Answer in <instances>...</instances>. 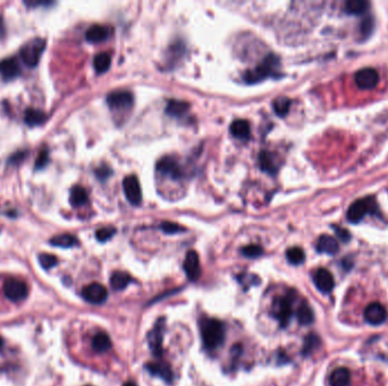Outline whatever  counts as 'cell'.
<instances>
[{
    "mask_svg": "<svg viewBox=\"0 0 388 386\" xmlns=\"http://www.w3.org/2000/svg\"><path fill=\"white\" fill-rule=\"evenodd\" d=\"M124 194L132 205H140L142 202V191L136 176H127L123 181Z\"/></svg>",
    "mask_w": 388,
    "mask_h": 386,
    "instance_id": "9c48e42d",
    "label": "cell"
},
{
    "mask_svg": "<svg viewBox=\"0 0 388 386\" xmlns=\"http://www.w3.org/2000/svg\"><path fill=\"white\" fill-rule=\"evenodd\" d=\"M165 333V320L160 318L157 321L154 327L148 334V342L149 347L157 359H163V338Z\"/></svg>",
    "mask_w": 388,
    "mask_h": 386,
    "instance_id": "52a82bcc",
    "label": "cell"
},
{
    "mask_svg": "<svg viewBox=\"0 0 388 386\" xmlns=\"http://www.w3.org/2000/svg\"><path fill=\"white\" fill-rule=\"evenodd\" d=\"M160 228L165 233H168V235L185 231V229L183 228V226H181L180 225H176V223H174V222H169V221H164L163 223H161Z\"/></svg>",
    "mask_w": 388,
    "mask_h": 386,
    "instance_id": "f35d334b",
    "label": "cell"
},
{
    "mask_svg": "<svg viewBox=\"0 0 388 386\" xmlns=\"http://www.w3.org/2000/svg\"><path fill=\"white\" fill-rule=\"evenodd\" d=\"M201 338L207 350H217L225 342V325L222 322L215 318H201L200 321Z\"/></svg>",
    "mask_w": 388,
    "mask_h": 386,
    "instance_id": "6da1fadb",
    "label": "cell"
},
{
    "mask_svg": "<svg viewBox=\"0 0 388 386\" xmlns=\"http://www.w3.org/2000/svg\"><path fill=\"white\" fill-rule=\"evenodd\" d=\"M133 102V94L128 91H114L107 96V103L111 110H128Z\"/></svg>",
    "mask_w": 388,
    "mask_h": 386,
    "instance_id": "ba28073f",
    "label": "cell"
},
{
    "mask_svg": "<svg viewBox=\"0 0 388 386\" xmlns=\"http://www.w3.org/2000/svg\"><path fill=\"white\" fill-rule=\"evenodd\" d=\"M46 49V41L41 38L31 39L21 48L19 55L26 66L35 67L39 64L43 50Z\"/></svg>",
    "mask_w": 388,
    "mask_h": 386,
    "instance_id": "277c9868",
    "label": "cell"
},
{
    "mask_svg": "<svg viewBox=\"0 0 388 386\" xmlns=\"http://www.w3.org/2000/svg\"><path fill=\"white\" fill-rule=\"evenodd\" d=\"M369 7V2L364 0H347L345 2V12L351 15H361Z\"/></svg>",
    "mask_w": 388,
    "mask_h": 386,
    "instance_id": "1f68e13d",
    "label": "cell"
},
{
    "mask_svg": "<svg viewBox=\"0 0 388 386\" xmlns=\"http://www.w3.org/2000/svg\"><path fill=\"white\" fill-rule=\"evenodd\" d=\"M132 281V277L126 272H121V271H116L113 273V275L110 277V284L111 288L116 291H120L125 289L128 286V283Z\"/></svg>",
    "mask_w": 388,
    "mask_h": 386,
    "instance_id": "4316f807",
    "label": "cell"
},
{
    "mask_svg": "<svg viewBox=\"0 0 388 386\" xmlns=\"http://www.w3.org/2000/svg\"><path fill=\"white\" fill-rule=\"evenodd\" d=\"M354 80L357 87L361 90H372L377 86L379 82V75L374 68L366 67V68L359 69L354 75Z\"/></svg>",
    "mask_w": 388,
    "mask_h": 386,
    "instance_id": "30bf717a",
    "label": "cell"
},
{
    "mask_svg": "<svg viewBox=\"0 0 388 386\" xmlns=\"http://www.w3.org/2000/svg\"><path fill=\"white\" fill-rule=\"evenodd\" d=\"M116 233V229L113 226H104V228L98 229L96 231V238L99 240L100 242L108 241L111 237Z\"/></svg>",
    "mask_w": 388,
    "mask_h": 386,
    "instance_id": "8d00e7d4",
    "label": "cell"
},
{
    "mask_svg": "<svg viewBox=\"0 0 388 386\" xmlns=\"http://www.w3.org/2000/svg\"><path fill=\"white\" fill-rule=\"evenodd\" d=\"M330 386H350L351 372L345 367H339L332 372L329 378Z\"/></svg>",
    "mask_w": 388,
    "mask_h": 386,
    "instance_id": "7402d4cb",
    "label": "cell"
},
{
    "mask_svg": "<svg viewBox=\"0 0 388 386\" xmlns=\"http://www.w3.org/2000/svg\"><path fill=\"white\" fill-rule=\"evenodd\" d=\"M317 250L319 253L327 254V255H335V254L338 253L339 246L334 237L322 235L319 237L318 241H317Z\"/></svg>",
    "mask_w": 388,
    "mask_h": 386,
    "instance_id": "ffe728a7",
    "label": "cell"
},
{
    "mask_svg": "<svg viewBox=\"0 0 388 386\" xmlns=\"http://www.w3.org/2000/svg\"><path fill=\"white\" fill-rule=\"evenodd\" d=\"M293 301L294 296L292 292H288L284 296H278L272 303V316L279 322L282 327H286L291 321L293 315Z\"/></svg>",
    "mask_w": 388,
    "mask_h": 386,
    "instance_id": "3957f363",
    "label": "cell"
},
{
    "mask_svg": "<svg viewBox=\"0 0 388 386\" xmlns=\"http://www.w3.org/2000/svg\"><path fill=\"white\" fill-rule=\"evenodd\" d=\"M372 30H373V18L371 17V16H368V17H366L362 22H361L360 25L361 34H362L364 38H368V36L372 33Z\"/></svg>",
    "mask_w": 388,
    "mask_h": 386,
    "instance_id": "ab89813d",
    "label": "cell"
},
{
    "mask_svg": "<svg viewBox=\"0 0 388 386\" xmlns=\"http://www.w3.org/2000/svg\"><path fill=\"white\" fill-rule=\"evenodd\" d=\"M50 243L52 246L62 247V248H70V247L76 246L79 243V240L75 236L69 235V233H63V235L55 236L50 239Z\"/></svg>",
    "mask_w": 388,
    "mask_h": 386,
    "instance_id": "f1b7e54d",
    "label": "cell"
},
{
    "mask_svg": "<svg viewBox=\"0 0 388 386\" xmlns=\"http://www.w3.org/2000/svg\"><path fill=\"white\" fill-rule=\"evenodd\" d=\"M26 155H28V152L26 151H19V152H16L12 155L11 158H9L8 162L11 164H17V163H21V162L24 160Z\"/></svg>",
    "mask_w": 388,
    "mask_h": 386,
    "instance_id": "7bdbcfd3",
    "label": "cell"
},
{
    "mask_svg": "<svg viewBox=\"0 0 388 386\" xmlns=\"http://www.w3.org/2000/svg\"><path fill=\"white\" fill-rule=\"evenodd\" d=\"M183 267L187 277L191 281H197L199 277H200L201 266H200V259H199V255L197 252H194V250L187 252L184 259Z\"/></svg>",
    "mask_w": 388,
    "mask_h": 386,
    "instance_id": "5bb4252c",
    "label": "cell"
},
{
    "mask_svg": "<svg viewBox=\"0 0 388 386\" xmlns=\"http://www.w3.org/2000/svg\"><path fill=\"white\" fill-rule=\"evenodd\" d=\"M259 164L262 170L269 175H276L279 169V163L274 153L268 151H262L259 154Z\"/></svg>",
    "mask_w": 388,
    "mask_h": 386,
    "instance_id": "ac0fdd59",
    "label": "cell"
},
{
    "mask_svg": "<svg viewBox=\"0 0 388 386\" xmlns=\"http://www.w3.org/2000/svg\"><path fill=\"white\" fill-rule=\"evenodd\" d=\"M2 347H4V340H2V338L0 337V350H1Z\"/></svg>",
    "mask_w": 388,
    "mask_h": 386,
    "instance_id": "7dc6e473",
    "label": "cell"
},
{
    "mask_svg": "<svg viewBox=\"0 0 388 386\" xmlns=\"http://www.w3.org/2000/svg\"><path fill=\"white\" fill-rule=\"evenodd\" d=\"M376 209L377 205L373 197H370L369 196V197L359 198L350 205L346 213V218L351 223H357L367 214L373 213L376 211Z\"/></svg>",
    "mask_w": 388,
    "mask_h": 386,
    "instance_id": "5b68a950",
    "label": "cell"
},
{
    "mask_svg": "<svg viewBox=\"0 0 388 386\" xmlns=\"http://www.w3.org/2000/svg\"><path fill=\"white\" fill-rule=\"evenodd\" d=\"M110 65H111V57L109 53L100 52L94 57L93 66L98 74L106 73L107 70L110 68Z\"/></svg>",
    "mask_w": 388,
    "mask_h": 386,
    "instance_id": "f546056e",
    "label": "cell"
},
{
    "mask_svg": "<svg viewBox=\"0 0 388 386\" xmlns=\"http://www.w3.org/2000/svg\"><path fill=\"white\" fill-rule=\"evenodd\" d=\"M190 109V104L186 101L182 100H174L171 99L168 101L166 106V113L171 117H182L187 113Z\"/></svg>",
    "mask_w": 388,
    "mask_h": 386,
    "instance_id": "cb8c5ba5",
    "label": "cell"
},
{
    "mask_svg": "<svg viewBox=\"0 0 388 386\" xmlns=\"http://www.w3.org/2000/svg\"><path fill=\"white\" fill-rule=\"evenodd\" d=\"M296 317H298L299 323L302 325H310L315 321V314L308 303L301 304V306L296 310Z\"/></svg>",
    "mask_w": 388,
    "mask_h": 386,
    "instance_id": "83f0119b",
    "label": "cell"
},
{
    "mask_svg": "<svg viewBox=\"0 0 388 386\" xmlns=\"http://www.w3.org/2000/svg\"><path fill=\"white\" fill-rule=\"evenodd\" d=\"M110 33L111 31L109 28L100 24H96L92 25L91 28H89V30H87L85 33V39L91 43H99L106 41V40L109 38Z\"/></svg>",
    "mask_w": 388,
    "mask_h": 386,
    "instance_id": "d6986e66",
    "label": "cell"
},
{
    "mask_svg": "<svg viewBox=\"0 0 388 386\" xmlns=\"http://www.w3.org/2000/svg\"><path fill=\"white\" fill-rule=\"evenodd\" d=\"M69 201L70 204L73 206H82L84 204H86L87 201H89V195H87L85 188L80 185L74 186V187L70 189Z\"/></svg>",
    "mask_w": 388,
    "mask_h": 386,
    "instance_id": "484cf974",
    "label": "cell"
},
{
    "mask_svg": "<svg viewBox=\"0 0 388 386\" xmlns=\"http://www.w3.org/2000/svg\"><path fill=\"white\" fill-rule=\"evenodd\" d=\"M123 386H136V384H135V382L128 381V382H126V383H124V385H123Z\"/></svg>",
    "mask_w": 388,
    "mask_h": 386,
    "instance_id": "bcb514c9",
    "label": "cell"
},
{
    "mask_svg": "<svg viewBox=\"0 0 388 386\" xmlns=\"http://www.w3.org/2000/svg\"><path fill=\"white\" fill-rule=\"evenodd\" d=\"M281 60L274 53H270L255 68L246 70L243 79L248 84H254L264 80L268 77H275L279 73Z\"/></svg>",
    "mask_w": 388,
    "mask_h": 386,
    "instance_id": "7a4b0ae2",
    "label": "cell"
},
{
    "mask_svg": "<svg viewBox=\"0 0 388 386\" xmlns=\"http://www.w3.org/2000/svg\"><path fill=\"white\" fill-rule=\"evenodd\" d=\"M91 347L98 354H103L111 349V340L109 335L104 332H99L94 335L91 341Z\"/></svg>",
    "mask_w": 388,
    "mask_h": 386,
    "instance_id": "603a6c76",
    "label": "cell"
},
{
    "mask_svg": "<svg viewBox=\"0 0 388 386\" xmlns=\"http://www.w3.org/2000/svg\"><path fill=\"white\" fill-rule=\"evenodd\" d=\"M232 135L239 140H249L250 133H251V128H250V124L244 119H237L234 120L229 127Z\"/></svg>",
    "mask_w": 388,
    "mask_h": 386,
    "instance_id": "44dd1931",
    "label": "cell"
},
{
    "mask_svg": "<svg viewBox=\"0 0 388 386\" xmlns=\"http://www.w3.org/2000/svg\"><path fill=\"white\" fill-rule=\"evenodd\" d=\"M4 293L9 300L14 301V303H18V301L24 300L28 297V284L23 282L22 280L15 279V277H9L4 283Z\"/></svg>",
    "mask_w": 388,
    "mask_h": 386,
    "instance_id": "8992f818",
    "label": "cell"
},
{
    "mask_svg": "<svg viewBox=\"0 0 388 386\" xmlns=\"http://www.w3.org/2000/svg\"><path fill=\"white\" fill-rule=\"evenodd\" d=\"M313 282H315L317 289L322 293H329L335 286L333 274L327 269L317 270L315 275H313Z\"/></svg>",
    "mask_w": 388,
    "mask_h": 386,
    "instance_id": "9a60e30c",
    "label": "cell"
},
{
    "mask_svg": "<svg viewBox=\"0 0 388 386\" xmlns=\"http://www.w3.org/2000/svg\"><path fill=\"white\" fill-rule=\"evenodd\" d=\"M21 66L15 57H9L0 62V74L5 80H14L21 75Z\"/></svg>",
    "mask_w": 388,
    "mask_h": 386,
    "instance_id": "2e32d148",
    "label": "cell"
},
{
    "mask_svg": "<svg viewBox=\"0 0 388 386\" xmlns=\"http://www.w3.org/2000/svg\"><path fill=\"white\" fill-rule=\"evenodd\" d=\"M242 254L249 258H256L264 254V249L259 245H249L242 248Z\"/></svg>",
    "mask_w": 388,
    "mask_h": 386,
    "instance_id": "d590c367",
    "label": "cell"
},
{
    "mask_svg": "<svg viewBox=\"0 0 388 386\" xmlns=\"http://www.w3.org/2000/svg\"><path fill=\"white\" fill-rule=\"evenodd\" d=\"M4 34H5V23L2 17H0V38L4 36Z\"/></svg>",
    "mask_w": 388,
    "mask_h": 386,
    "instance_id": "f6af8a7d",
    "label": "cell"
},
{
    "mask_svg": "<svg viewBox=\"0 0 388 386\" xmlns=\"http://www.w3.org/2000/svg\"><path fill=\"white\" fill-rule=\"evenodd\" d=\"M364 320L371 325H380L387 320V311L379 303H371L364 309Z\"/></svg>",
    "mask_w": 388,
    "mask_h": 386,
    "instance_id": "4fadbf2b",
    "label": "cell"
},
{
    "mask_svg": "<svg viewBox=\"0 0 388 386\" xmlns=\"http://www.w3.org/2000/svg\"><path fill=\"white\" fill-rule=\"evenodd\" d=\"M48 162H49V151L47 147H43L42 150L40 151L38 158H36L34 168L36 170H41V169L47 167Z\"/></svg>",
    "mask_w": 388,
    "mask_h": 386,
    "instance_id": "74e56055",
    "label": "cell"
},
{
    "mask_svg": "<svg viewBox=\"0 0 388 386\" xmlns=\"http://www.w3.org/2000/svg\"><path fill=\"white\" fill-rule=\"evenodd\" d=\"M291 100L286 96H278L272 101V109L279 117H285L291 107Z\"/></svg>",
    "mask_w": 388,
    "mask_h": 386,
    "instance_id": "d6a6232c",
    "label": "cell"
},
{
    "mask_svg": "<svg viewBox=\"0 0 388 386\" xmlns=\"http://www.w3.org/2000/svg\"><path fill=\"white\" fill-rule=\"evenodd\" d=\"M25 5H28V6H30V7H33V6H38V5H51L52 2H50V1H25L24 2Z\"/></svg>",
    "mask_w": 388,
    "mask_h": 386,
    "instance_id": "ee69618b",
    "label": "cell"
},
{
    "mask_svg": "<svg viewBox=\"0 0 388 386\" xmlns=\"http://www.w3.org/2000/svg\"><path fill=\"white\" fill-rule=\"evenodd\" d=\"M39 263L45 270H50L58 264V259H57L56 256L51 255V254H40Z\"/></svg>",
    "mask_w": 388,
    "mask_h": 386,
    "instance_id": "e575fe53",
    "label": "cell"
},
{
    "mask_svg": "<svg viewBox=\"0 0 388 386\" xmlns=\"http://www.w3.org/2000/svg\"><path fill=\"white\" fill-rule=\"evenodd\" d=\"M82 297L87 303L92 305H101L107 300L108 291L102 284L91 283L82 290Z\"/></svg>",
    "mask_w": 388,
    "mask_h": 386,
    "instance_id": "7c38bea8",
    "label": "cell"
},
{
    "mask_svg": "<svg viewBox=\"0 0 388 386\" xmlns=\"http://www.w3.org/2000/svg\"><path fill=\"white\" fill-rule=\"evenodd\" d=\"M333 229L335 230V233H336V236L338 237V238L342 240V241H344V242H347V241H350V239H351V233L347 231L346 229H343V228H339L338 225H334L333 226Z\"/></svg>",
    "mask_w": 388,
    "mask_h": 386,
    "instance_id": "60d3db41",
    "label": "cell"
},
{
    "mask_svg": "<svg viewBox=\"0 0 388 386\" xmlns=\"http://www.w3.org/2000/svg\"><path fill=\"white\" fill-rule=\"evenodd\" d=\"M286 258L293 265H300L304 262L305 254L300 247H292L286 252Z\"/></svg>",
    "mask_w": 388,
    "mask_h": 386,
    "instance_id": "836d02e7",
    "label": "cell"
},
{
    "mask_svg": "<svg viewBox=\"0 0 388 386\" xmlns=\"http://www.w3.org/2000/svg\"><path fill=\"white\" fill-rule=\"evenodd\" d=\"M111 175V169L108 165H101L96 170V176L100 180H106V179Z\"/></svg>",
    "mask_w": 388,
    "mask_h": 386,
    "instance_id": "b9f144b4",
    "label": "cell"
},
{
    "mask_svg": "<svg viewBox=\"0 0 388 386\" xmlns=\"http://www.w3.org/2000/svg\"><path fill=\"white\" fill-rule=\"evenodd\" d=\"M47 120V114L34 108H29L24 113V121L29 126H39Z\"/></svg>",
    "mask_w": 388,
    "mask_h": 386,
    "instance_id": "d4e9b609",
    "label": "cell"
},
{
    "mask_svg": "<svg viewBox=\"0 0 388 386\" xmlns=\"http://www.w3.org/2000/svg\"><path fill=\"white\" fill-rule=\"evenodd\" d=\"M320 344H321V340H320L319 335H317L316 333L308 334L304 338V343H303L302 354L308 357L319 348Z\"/></svg>",
    "mask_w": 388,
    "mask_h": 386,
    "instance_id": "4dcf8cb0",
    "label": "cell"
},
{
    "mask_svg": "<svg viewBox=\"0 0 388 386\" xmlns=\"http://www.w3.org/2000/svg\"><path fill=\"white\" fill-rule=\"evenodd\" d=\"M157 170L171 179H181L184 175L183 168L174 157L161 158L157 163Z\"/></svg>",
    "mask_w": 388,
    "mask_h": 386,
    "instance_id": "8fae6325",
    "label": "cell"
},
{
    "mask_svg": "<svg viewBox=\"0 0 388 386\" xmlns=\"http://www.w3.org/2000/svg\"><path fill=\"white\" fill-rule=\"evenodd\" d=\"M147 370H149L151 374L154 376H159L164 379L165 382L171 383L173 382L174 375L171 368L168 366L166 362L163 361H156V362H149L146 365Z\"/></svg>",
    "mask_w": 388,
    "mask_h": 386,
    "instance_id": "e0dca14e",
    "label": "cell"
}]
</instances>
